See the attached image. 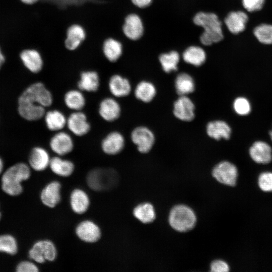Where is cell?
Returning a JSON list of instances; mask_svg holds the SVG:
<instances>
[{
    "mask_svg": "<svg viewBox=\"0 0 272 272\" xmlns=\"http://www.w3.org/2000/svg\"><path fill=\"white\" fill-rule=\"evenodd\" d=\"M87 37V32L83 25L78 23H73L66 30L64 46L69 51H75L84 43Z\"/></svg>",
    "mask_w": 272,
    "mask_h": 272,
    "instance_id": "cell-11",
    "label": "cell"
},
{
    "mask_svg": "<svg viewBox=\"0 0 272 272\" xmlns=\"http://www.w3.org/2000/svg\"><path fill=\"white\" fill-rule=\"evenodd\" d=\"M157 90L155 86L151 82L142 81L136 86L134 90V95L139 100L149 103L155 97Z\"/></svg>",
    "mask_w": 272,
    "mask_h": 272,
    "instance_id": "cell-31",
    "label": "cell"
},
{
    "mask_svg": "<svg viewBox=\"0 0 272 272\" xmlns=\"http://www.w3.org/2000/svg\"><path fill=\"white\" fill-rule=\"evenodd\" d=\"M253 34L261 43L272 44V25L262 24L256 26L253 30Z\"/></svg>",
    "mask_w": 272,
    "mask_h": 272,
    "instance_id": "cell-36",
    "label": "cell"
},
{
    "mask_svg": "<svg viewBox=\"0 0 272 272\" xmlns=\"http://www.w3.org/2000/svg\"><path fill=\"white\" fill-rule=\"evenodd\" d=\"M5 61V57L0 47V68Z\"/></svg>",
    "mask_w": 272,
    "mask_h": 272,
    "instance_id": "cell-45",
    "label": "cell"
},
{
    "mask_svg": "<svg viewBox=\"0 0 272 272\" xmlns=\"http://www.w3.org/2000/svg\"><path fill=\"white\" fill-rule=\"evenodd\" d=\"M193 21L195 25L204 29L200 36V41L202 44L210 45L223 39L222 23L216 14L200 12L194 16Z\"/></svg>",
    "mask_w": 272,
    "mask_h": 272,
    "instance_id": "cell-1",
    "label": "cell"
},
{
    "mask_svg": "<svg viewBox=\"0 0 272 272\" xmlns=\"http://www.w3.org/2000/svg\"><path fill=\"white\" fill-rule=\"evenodd\" d=\"M20 58L25 67L33 74L39 73L43 68V58L37 49L25 48L21 51Z\"/></svg>",
    "mask_w": 272,
    "mask_h": 272,
    "instance_id": "cell-15",
    "label": "cell"
},
{
    "mask_svg": "<svg viewBox=\"0 0 272 272\" xmlns=\"http://www.w3.org/2000/svg\"><path fill=\"white\" fill-rule=\"evenodd\" d=\"M233 106L235 112L240 115H248L251 111V106L249 101L243 97L236 98L233 102Z\"/></svg>",
    "mask_w": 272,
    "mask_h": 272,
    "instance_id": "cell-38",
    "label": "cell"
},
{
    "mask_svg": "<svg viewBox=\"0 0 272 272\" xmlns=\"http://www.w3.org/2000/svg\"><path fill=\"white\" fill-rule=\"evenodd\" d=\"M265 0H242L243 8L249 12L260 10L263 7Z\"/></svg>",
    "mask_w": 272,
    "mask_h": 272,
    "instance_id": "cell-40",
    "label": "cell"
},
{
    "mask_svg": "<svg viewBox=\"0 0 272 272\" xmlns=\"http://www.w3.org/2000/svg\"><path fill=\"white\" fill-rule=\"evenodd\" d=\"M183 59L185 62L196 66L202 65L206 59L205 50L197 46H190L183 53Z\"/></svg>",
    "mask_w": 272,
    "mask_h": 272,
    "instance_id": "cell-34",
    "label": "cell"
},
{
    "mask_svg": "<svg viewBox=\"0 0 272 272\" xmlns=\"http://www.w3.org/2000/svg\"><path fill=\"white\" fill-rule=\"evenodd\" d=\"M195 88L194 81L189 74L181 73L175 80V88L179 96H187L194 92Z\"/></svg>",
    "mask_w": 272,
    "mask_h": 272,
    "instance_id": "cell-32",
    "label": "cell"
},
{
    "mask_svg": "<svg viewBox=\"0 0 272 272\" xmlns=\"http://www.w3.org/2000/svg\"><path fill=\"white\" fill-rule=\"evenodd\" d=\"M39 0H20V1L26 5L31 6L36 4Z\"/></svg>",
    "mask_w": 272,
    "mask_h": 272,
    "instance_id": "cell-44",
    "label": "cell"
},
{
    "mask_svg": "<svg viewBox=\"0 0 272 272\" xmlns=\"http://www.w3.org/2000/svg\"><path fill=\"white\" fill-rule=\"evenodd\" d=\"M63 103L72 111H81L86 105V99L84 92L77 89L67 91L64 94Z\"/></svg>",
    "mask_w": 272,
    "mask_h": 272,
    "instance_id": "cell-27",
    "label": "cell"
},
{
    "mask_svg": "<svg viewBox=\"0 0 272 272\" xmlns=\"http://www.w3.org/2000/svg\"><path fill=\"white\" fill-rule=\"evenodd\" d=\"M3 168V163L2 159L0 158V174L2 171Z\"/></svg>",
    "mask_w": 272,
    "mask_h": 272,
    "instance_id": "cell-46",
    "label": "cell"
},
{
    "mask_svg": "<svg viewBox=\"0 0 272 272\" xmlns=\"http://www.w3.org/2000/svg\"><path fill=\"white\" fill-rule=\"evenodd\" d=\"M48 144L55 155L62 157L71 153L75 147L72 134L63 130L54 132L49 139Z\"/></svg>",
    "mask_w": 272,
    "mask_h": 272,
    "instance_id": "cell-6",
    "label": "cell"
},
{
    "mask_svg": "<svg viewBox=\"0 0 272 272\" xmlns=\"http://www.w3.org/2000/svg\"><path fill=\"white\" fill-rule=\"evenodd\" d=\"M258 184L259 188L263 191H272V172H264L261 173L258 178Z\"/></svg>",
    "mask_w": 272,
    "mask_h": 272,
    "instance_id": "cell-39",
    "label": "cell"
},
{
    "mask_svg": "<svg viewBox=\"0 0 272 272\" xmlns=\"http://www.w3.org/2000/svg\"><path fill=\"white\" fill-rule=\"evenodd\" d=\"M30 259L39 263L46 261H52L57 256V250L54 243L49 240H41L35 242L29 251Z\"/></svg>",
    "mask_w": 272,
    "mask_h": 272,
    "instance_id": "cell-5",
    "label": "cell"
},
{
    "mask_svg": "<svg viewBox=\"0 0 272 272\" xmlns=\"http://www.w3.org/2000/svg\"><path fill=\"white\" fill-rule=\"evenodd\" d=\"M98 112L103 120L107 122H112L120 117L121 107L116 98L107 97L100 101Z\"/></svg>",
    "mask_w": 272,
    "mask_h": 272,
    "instance_id": "cell-13",
    "label": "cell"
},
{
    "mask_svg": "<svg viewBox=\"0 0 272 272\" xmlns=\"http://www.w3.org/2000/svg\"><path fill=\"white\" fill-rule=\"evenodd\" d=\"M210 270L212 272H227L229 270V266L225 261L217 259L211 263Z\"/></svg>",
    "mask_w": 272,
    "mask_h": 272,
    "instance_id": "cell-42",
    "label": "cell"
},
{
    "mask_svg": "<svg viewBox=\"0 0 272 272\" xmlns=\"http://www.w3.org/2000/svg\"><path fill=\"white\" fill-rule=\"evenodd\" d=\"M75 232L80 240L87 243H95L98 241L101 236L100 227L91 220H84L79 223L76 228Z\"/></svg>",
    "mask_w": 272,
    "mask_h": 272,
    "instance_id": "cell-16",
    "label": "cell"
},
{
    "mask_svg": "<svg viewBox=\"0 0 272 272\" xmlns=\"http://www.w3.org/2000/svg\"><path fill=\"white\" fill-rule=\"evenodd\" d=\"M117 175L111 169L95 168L87 174V183L89 187L95 191L110 188L117 181Z\"/></svg>",
    "mask_w": 272,
    "mask_h": 272,
    "instance_id": "cell-4",
    "label": "cell"
},
{
    "mask_svg": "<svg viewBox=\"0 0 272 272\" xmlns=\"http://www.w3.org/2000/svg\"><path fill=\"white\" fill-rule=\"evenodd\" d=\"M108 89L112 97L116 98L127 97L132 89L128 79L117 74H113L109 78Z\"/></svg>",
    "mask_w": 272,
    "mask_h": 272,
    "instance_id": "cell-17",
    "label": "cell"
},
{
    "mask_svg": "<svg viewBox=\"0 0 272 272\" xmlns=\"http://www.w3.org/2000/svg\"><path fill=\"white\" fill-rule=\"evenodd\" d=\"M31 175L30 167L24 163H19L9 168L2 177V188L7 194L17 196L23 191L21 182Z\"/></svg>",
    "mask_w": 272,
    "mask_h": 272,
    "instance_id": "cell-2",
    "label": "cell"
},
{
    "mask_svg": "<svg viewBox=\"0 0 272 272\" xmlns=\"http://www.w3.org/2000/svg\"><path fill=\"white\" fill-rule=\"evenodd\" d=\"M248 21L247 14L243 11H238L230 12L224 22L231 33L237 34L244 31Z\"/></svg>",
    "mask_w": 272,
    "mask_h": 272,
    "instance_id": "cell-25",
    "label": "cell"
},
{
    "mask_svg": "<svg viewBox=\"0 0 272 272\" xmlns=\"http://www.w3.org/2000/svg\"><path fill=\"white\" fill-rule=\"evenodd\" d=\"M122 29L124 35L129 39L138 40L143 34V22L138 15L130 14L125 18Z\"/></svg>",
    "mask_w": 272,
    "mask_h": 272,
    "instance_id": "cell-18",
    "label": "cell"
},
{
    "mask_svg": "<svg viewBox=\"0 0 272 272\" xmlns=\"http://www.w3.org/2000/svg\"><path fill=\"white\" fill-rule=\"evenodd\" d=\"M100 86V77L98 73L92 70L82 71L77 82V87L83 92L95 93Z\"/></svg>",
    "mask_w": 272,
    "mask_h": 272,
    "instance_id": "cell-19",
    "label": "cell"
},
{
    "mask_svg": "<svg viewBox=\"0 0 272 272\" xmlns=\"http://www.w3.org/2000/svg\"><path fill=\"white\" fill-rule=\"evenodd\" d=\"M133 216L144 224L151 223L156 219V212L153 205L148 202L135 206L133 210Z\"/></svg>",
    "mask_w": 272,
    "mask_h": 272,
    "instance_id": "cell-33",
    "label": "cell"
},
{
    "mask_svg": "<svg viewBox=\"0 0 272 272\" xmlns=\"http://www.w3.org/2000/svg\"><path fill=\"white\" fill-rule=\"evenodd\" d=\"M163 71L166 73L176 71L180 60L179 53L176 51L161 54L159 57Z\"/></svg>",
    "mask_w": 272,
    "mask_h": 272,
    "instance_id": "cell-35",
    "label": "cell"
},
{
    "mask_svg": "<svg viewBox=\"0 0 272 272\" xmlns=\"http://www.w3.org/2000/svg\"><path fill=\"white\" fill-rule=\"evenodd\" d=\"M35 97L40 104L45 108L50 107L53 103V96L51 92L42 82H36L26 89Z\"/></svg>",
    "mask_w": 272,
    "mask_h": 272,
    "instance_id": "cell-28",
    "label": "cell"
},
{
    "mask_svg": "<svg viewBox=\"0 0 272 272\" xmlns=\"http://www.w3.org/2000/svg\"><path fill=\"white\" fill-rule=\"evenodd\" d=\"M70 201L72 210L77 214L87 212L90 203L88 194L80 188H76L72 191Z\"/></svg>",
    "mask_w": 272,
    "mask_h": 272,
    "instance_id": "cell-29",
    "label": "cell"
},
{
    "mask_svg": "<svg viewBox=\"0 0 272 272\" xmlns=\"http://www.w3.org/2000/svg\"><path fill=\"white\" fill-rule=\"evenodd\" d=\"M18 111L25 119L34 121L43 118L46 111V108L21 95L18 100Z\"/></svg>",
    "mask_w": 272,
    "mask_h": 272,
    "instance_id": "cell-9",
    "label": "cell"
},
{
    "mask_svg": "<svg viewBox=\"0 0 272 272\" xmlns=\"http://www.w3.org/2000/svg\"><path fill=\"white\" fill-rule=\"evenodd\" d=\"M249 154L251 158L256 163L266 164L272 160V149L265 142H255L250 147Z\"/></svg>",
    "mask_w": 272,
    "mask_h": 272,
    "instance_id": "cell-22",
    "label": "cell"
},
{
    "mask_svg": "<svg viewBox=\"0 0 272 272\" xmlns=\"http://www.w3.org/2000/svg\"><path fill=\"white\" fill-rule=\"evenodd\" d=\"M1 218V213L0 212V219Z\"/></svg>",
    "mask_w": 272,
    "mask_h": 272,
    "instance_id": "cell-48",
    "label": "cell"
},
{
    "mask_svg": "<svg viewBox=\"0 0 272 272\" xmlns=\"http://www.w3.org/2000/svg\"><path fill=\"white\" fill-rule=\"evenodd\" d=\"M17 272H37L38 266L33 262L29 261H22L16 267Z\"/></svg>",
    "mask_w": 272,
    "mask_h": 272,
    "instance_id": "cell-41",
    "label": "cell"
},
{
    "mask_svg": "<svg viewBox=\"0 0 272 272\" xmlns=\"http://www.w3.org/2000/svg\"><path fill=\"white\" fill-rule=\"evenodd\" d=\"M49 167L53 173L63 177L71 176L75 168L72 161L57 155L51 157Z\"/></svg>",
    "mask_w": 272,
    "mask_h": 272,
    "instance_id": "cell-30",
    "label": "cell"
},
{
    "mask_svg": "<svg viewBox=\"0 0 272 272\" xmlns=\"http://www.w3.org/2000/svg\"><path fill=\"white\" fill-rule=\"evenodd\" d=\"M269 134L270 139L272 141V130H270V131L269 132Z\"/></svg>",
    "mask_w": 272,
    "mask_h": 272,
    "instance_id": "cell-47",
    "label": "cell"
},
{
    "mask_svg": "<svg viewBox=\"0 0 272 272\" xmlns=\"http://www.w3.org/2000/svg\"><path fill=\"white\" fill-rule=\"evenodd\" d=\"M66 127L72 134L78 137L87 135L91 129L87 115L83 110L72 111L67 116Z\"/></svg>",
    "mask_w": 272,
    "mask_h": 272,
    "instance_id": "cell-8",
    "label": "cell"
},
{
    "mask_svg": "<svg viewBox=\"0 0 272 272\" xmlns=\"http://www.w3.org/2000/svg\"><path fill=\"white\" fill-rule=\"evenodd\" d=\"M131 2L134 6L140 8H144L149 6L152 0H131Z\"/></svg>",
    "mask_w": 272,
    "mask_h": 272,
    "instance_id": "cell-43",
    "label": "cell"
},
{
    "mask_svg": "<svg viewBox=\"0 0 272 272\" xmlns=\"http://www.w3.org/2000/svg\"><path fill=\"white\" fill-rule=\"evenodd\" d=\"M49 153L44 148L34 147L29 156L30 167L36 171H42L49 167L51 160Z\"/></svg>",
    "mask_w": 272,
    "mask_h": 272,
    "instance_id": "cell-20",
    "label": "cell"
},
{
    "mask_svg": "<svg viewBox=\"0 0 272 272\" xmlns=\"http://www.w3.org/2000/svg\"><path fill=\"white\" fill-rule=\"evenodd\" d=\"M212 175L219 182L233 186L236 183L238 170L235 165L224 161L219 163L213 168Z\"/></svg>",
    "mask_w": 272,
    "mask_h": 272,
    "instance_id": "cell-10",
    "label": "cell"
},
{
    "mask_svg": "<svg viewBox=\"0 0 272 272\" xmlns=\"http://www.w3.org/2000/svg\"><path fill=\"white\" fill-rule=\"evenodd\" d=\"M61 184L57 181L48 183L40 193V199L45 206L54 208L61 199Z\"/></svg>",
    "mask_w": 272,
    "mask_h": 272,
    "instance_id": "cell-23",
    "label": "cell"
},
{
    "mask_svg": "<svg viewBox=\"0 0 272 272\" xmlns=\"http://www.w3.org/2000/svg\"><path fill=\"white\" fill-rule=\"evenodd\" d=\"M43 118L46 128L50 131H61L66 126L67 117L58 109L46 111Z\"/></svg>",
    "mask_w": 272,
    "mask_h": 272,
    "instance_id": "cell-24",
    "label": "cell"
},
{
    "mask_svg": "<svg viewBox=\"0 0 272 272\" xmlns=\"http://www.w3.org/2000/svg\"><path fill=\"white\" fill-rule=\"evenodd\" d=\"M17 251L18 244L14 237L9 234L0 235V252L14 255Z\"/></svg>",
    "mask_w": 272,
    "mask_h": 272,
    "instance_id": "cell-37",
    "label": "cell"
},
{
    "mask_svg": "<svg viewBox=\"0 0 272 272\" xmlns=\"http://www.w3.org/2000/svg\"><path fill=\"white\" fill-rule=\"evenodd\" d=\"M125 144L123 135L118 131L113 130L108 132L101 140L100 148L105 154L114 156L123 151Z\"/></svg>",
    "mask_w": 272,
    "mask_h": 272,
    "instance_id": "cell-12",
    "label": "cell"
},
{
    "mask_svg": "<svg viewBox=\"0 0 272 272\" xmlns=\"http://www.w3.org/2000/svg\"><path fill=\"white\" fill-rule=\"evenodd\" d=\"M169 224L174 230L185 232L192 230L196 223V216L189 207L183 204L177 205L170 211Z\"/></svg>",
    "mask_w": 272,
    "mask_h": 272,
    "instance_id": "cell-3",
    "label": "cell"
},
{
    "mask_svg": "<svg viewBox=\"0 0 272 272\" xmlns=\"http://www.w3.org/2000/svg\"><path fill=\"white\" fill-rule=\"evenodd\" d=\"M174 116L183 121H191L195 117V105L187 96H179L173 104Z\"/></svg>",
    "mask_w": 272,
    "mask_h": 272,
    "instance_id": "cell-14",
    "label": "cell"
},
{
    "mask_svg": "<svg viewBox=\"0 0 272 272\" xmlns=\"http://www.w3.org/2000/svg\"><path fill=\"white\" fill-rule=\"evenodd\" d=\"M123 45L120 41L113 37H108L102 44V53L109 62L117 61L123 53Z\"/></svg>",
    "mask_w": 272,
    "mask_h": 272,
    "instance_id": "cell-21",
    "label": "cell"
},
{
    "mask_svg": "<svg viewBox=\"0 0 272 272\" xmlns=\"http://www.w3.org/2000/svg\"><path fill=\"white\" fill-rule=\"evenodd\" d=\"M130 139L132 143L135 145L138 151L142 154L149 152L155 141V135L153 131L144 126L135 127L131 132Z\"/></svg>",
    "mask_w": 272,
    "mask_h": 272,
    "instance_id": "cell-7",
    "label": "cell"
},
{
    "mask_svg": "<svg viewBox=\"0 0 272 272\" xmlns=\"http://www.w3.org/2000/svg\"><path fill=\"white\" fill-rule=\"evenodd\" d=\"M232 130L229 125L221 120H215L208 123L206 126L207 135L215 140L222 139L228 140L231 134Z\"/></svg>",
    "mask_w": 272,
    "mask_h": 272,
    "instance_id": "cell-26",
    "label": "cell"
}]
</instances>
